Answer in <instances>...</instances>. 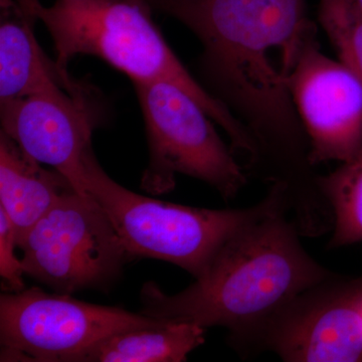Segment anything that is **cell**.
Segmentation results:
<instances>
[{"instance_id":"6da1fadb","label":"cell","mask_w":362,"mask_h":362,"mask_svg":"<svg viewBox=\"0 0 362 362\" xmlns=\"http://www.w3.org/2000/svg\"><path fill=\"white\" fill-rule=\"evenodd\" d=\"M162 13L201 42L202 71L254 138L261 175L281 181L308 175V139L289 90L316 39L307 0H166Z\"/></svg>"},{"instance_id":"7a4b0ae2","label":"cell","mask_w":362,"mask_h":362,"mask_svg":"<svg viewBox=\"0 0 362 362\" xmlns=\"http://www.w3.org/2000/svg\"><path fill=\"white\" fill-rule=\"evenodd\" d=\"M265 209L226 240L202 277L176 294L156 283L143 286L141 313L228 330L240 356L264 351L267 332L298 296L337 275L312 258L279 190Z\"/></svg>"},{"instance_id":"3957f363","label":"cell","mask_w":362,"mask_h":362,"mask_svg":"<svg viewBox=\"0 0 362 362\" xmlns=\"http://www.w3.org/2000/svg\"><path fill=\"white\" fill-rule=\"evenodd\" d=\"M47 28L56 65L69 73L76 56L96 57L137 83L166 82L194 98L223 128L232 149L252 158L256 143L246 125L221 99L207 90L181 63L152 18L144 0H16Z\"/></svg>"},{"instance_id":"277c9868","label":"cell","mask_w":362,"mask_h":362,"mask_svg":"<svg viewBox=\"0 0 362 362\" xmlns=\"http://www.w3.org/2000/svg\"><path fill=\"white\" fill-rule=\"evenodd\" d=\"M86 192L105 209L131 258L168 262L202 277L226 240L261 213L267 197L243 209H211L136 194L107 175L90 149L85 156Z\"/></svg>"},{"instance_id":"5b68a950","label":"cell","mask_w":362,"mask_h":362,"mask_svg":"<svg viewBox=\"0 0 362 362\" xmlns=\"http://www.w3.org/2000/svg\"><path fill=\"white\" fill-rule=\"evenodd\" d=\"M133 86L148 141L143 189L151 195L168 194L175 189L176 175H185L213 187L223 201L235 199L246 185V173L201 105L169 83Z\"/></svg>"},{"instance_id":"8992f818","label":"cell","mask_w":362,"mask_h":362,"mask_svg":"<svg viewBox=\"0 0 362 362\" xmlns=\"http://www.w3.org/2000/svg\"><path fill=\"white\" fill-rule=\"evenodd\" d=\"M25 275L56 293L108 290L132 261L101 204L74 189L18 242Z\"/></svg>"},{"instance_id":"52a82bcc","label":"cell","mask_w":362,"mask_h":362,"mask_svg":"<svg viewBox=\"0 0 362 362\" xmlns=\"http://www.w3.org/2000/svg\"><path fill=\"white\" fill-rule=\"evenodd\" d=\"M165 321L39 287L0 296L1 361L74 362L112 334Z\"/></svg>"},{"instance_id":"ba28073f","label":"cell","mask_w":362,"mask_h":362,"mask_svg":"<svg viewBox=\"0 0 362 362\" xmlns=\"http://www.w3.org/2000/svg\"><path fill=\"white\" fill-rule=\"evenodd\" d=\"M265 350L287 362L362 361V277L337 274L302 293L272 323Z\"/></svg>"},{"instance_id":"9c48e42d","label":"cell","mask_w":362,"mask_h":362,"mask_svg":"<svg viewBox=\"0 0 362 362\" xmlns=\"http://www.w3.org/2000/svg\"><path fill=\"white\" fill-rule=\"evenodd\" d=\"M289 90L312 165L344 163L361 153V81L341 62L325 56L316 39L305 47Z\"/></svg>"},{"instance_id":"30bf717a","label":"cell","mask_w":362,"mask_h":362,"mask_svg":"<svg viewBox=\"0 0 362 362\" xmlns=\"http://www.w3.org/2000/svg\"><path fill=\"white\" fill-rule=\"evenodd\" d=\"M92 98L90 90L73 94L56 86L0 101L2 132L33 159L65 175L81 194H88L84 160L99 123Z\"/></svg>"},{"instance_id":"8fae6325","label":"cell","mask_w":362,"mask_h":362,"mask_svg":"<svg viewBox=\"0 0 362 362\" xmlns=\"http://www.w3.org/2000/svg\"><path fill=\"white\" fill-rule=\"evenodd\" d=\"M0 101L30 96L61 86L73 94L88 90L47 58L35 35V16L16 0H1Z\"/></svg>"},{"instance_id":"7c38bea8","label":"cell","mask_w":362,"mask_h":362,"mask_svg":"<svg viewBox=\"0 0 362 362\" xmlns=\"http://www.w3.org/2000/svg\"><path fill=\"white\" fill-rule=\"evenodd\" d=\"M42 165L0 132V207L16 228V244L64 195L76 189L65 175Z\"/></svg>"},{"instance_id":"4fadbf2b","label":"cell","mask_w":362,"mask_h":362,"mask_svg":"<svg viewBox=\"0 0 362 362\" xmlns=\"http://www.w3.org/2000/svg\"><path fill=\"white\" fill-rule=\"evenodd\" d=\"M206 328L165 321L154 327L117 332L76 357L74 362H183L206 341Z\"/></svg>"},{"instance_id":"5bb4252c","label":"cell","mask_w":362,"mask_h":362,"mask_svg":"<svg viewBox=\"0 0 362 362\" xmlns=\"http://www.w3.org/2000/svg\"><path fill=\"white\" fill-rule=\"evenodd\" d=\"M319 185L333 214L328 247L362 242V152L333 173L319 176Z\"/></svg>"},{"instance_id":"9a60e30c","label":"cell","mask_w":362,"mask_h":362,"mask_svg":"<svg viewBox=\"0 0 362 362\" xmlns=\"http://www.w3.org/2000/svg\"><path fill=\"white\" fill-rule=\"evenodd\" d=\"M318 20L339 61L362 83V11L356 0H319Z\"/></svg>"},{"instance_id":"2e32d148","label":"cell","mask_w":362,"mask_h":362,"mask_svg":"<svg viewBox=\"0 0 362 362\" xmlns=\"http://www.w3.org/2000/svg\"><path fill=\"white\" fill-rule=\"evenodd\" d=\"M16 233L13 221L0 207V277L2 285L11 292L25 289L23 262L16 255Z\"/></svg>"},{"instance_id":"e0dca14e","label":"cell","mask_w":362,"mask_h":362,"mask_svg":"<svg viewBox=\"0 0 362 362\" xmlns=\"http://www.w3.org/2000/svg\"><path fill=\"white\" fill-rule=\"evenodd\" d=\"M144 1H146L153 11H162L166 0H144Z\"/></svg>"},{"instance_id":"ac0fdd59","label":"cell","mask_w":362,"mask_h":362,"mask_svg":"<svg viewBox=\"0 0 362 362\" xmlns=\"http://www.w3.org/2000/svg\"><path fill=\"white\" fill-rule=\"evenodd\" d=\"M356 1L357 2V4H358L359 7H361L362 11V0H356Z\"/></svg>"}]
</instances>
